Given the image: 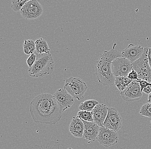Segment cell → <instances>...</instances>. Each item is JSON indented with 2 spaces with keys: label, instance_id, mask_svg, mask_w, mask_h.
Wrapping results in <instances>:
<instances>
[{
  "label": "cell",
  "instance_id": "cell-27",
  "mask_svg": "<svg viewBox=\"0 0 151 149\" xmlns=\"http://www.w3.org/2000/svg\"><path fill=\"white\" fill-rule=\"evenodd\" d=\"M142 91L146 94L149 95L151 92V84L144 88Z\"/></svg>",
  "mask_w": 151,
  "mask_h": 149
},
{
  "label": "cell",
  "instance_id": "cell-12",
  "mask_svg": "<svg viewBox=\"0 0 151 149\" xmlns=\"http://www.w3.org/2000/svg\"><path fill=\"white\" fill-rule=\"evenodd\" d=\"M144 50V48L140 45L130 44L122 52V57L127 58L133 63L141 57Z\"/></svg>",
  "mask_w": 151,
  "mask_h": 149
},
{
  "label": "cell",
  "instance_id": "cell-5",
  "mask_svg": "<svg viewBox=\"0 0 151 149\" xmlns=\"http://www.w3.org/2000/svg\"><path fill=\"white\" fill-rule=\"evenodd\" d=\"M149 48H144V52L138 60L132 63L133 69L138 74L139 79L144 80L151 83V68L148 61Z\"/></svg>",
  "mask_w": 151,
  "mask_h": 149
},
{
  "label": "cell",
  "instance_id": "cell-26",
  "mask_svg": "<svg viewBox=\"0 0 151 149\" xmlns=\"http://www.w3.org/2000/svg\"><path fill=\"white\" fill-rule=\"evenodd\" d=\"M137 82H138L140 85V86L141 87V90L142 92L143 91V89H144V88L146 87L147 86L149 85L150 84V83H149V82L146 81L144 80H141V79H138L137 80H136Z\"/></svg>",
  "mask_w": 151,
  "mask_h": 149
},
{
  "label": "cell",
  "instance_id": "cell-20",
  "mask_svg": "<svg viewBox=\"0 0 151 149\" xmlns=\"http://www.w3.org/2000/svg\"><path fill=\"white\" fill-rule=\"evenodd\" d=\"M76 117L80 118L81 120L85 121L90 122H94L93 115H92L91 112H88V111H80L77 113Z\"/></svg>",
  "mask_w": 151,
  "mask_h": 149
},
{
  "label": "cell",
  "instance_id": "cell-13",
  "mask_svg": "<svg viewBox=\"0 0 151 149\" xmlns=\"http://www.w3.org/2000/svg\"><path fill=\"white\" fill-rule=\"evenodd\" d=\"M108 112V107L106 105L100 104L96 105L91 111L94 123L100 127H102Z\"/></svg>",
  "mask_w": 151,
  "mask_h": 149
},
{
  "label": "cell",
  "instance_id": "cell-6",
  "mask_svg": "<svg viewBox=\"0 0 151 149\" xmlns=\"http://www.w3.org/2000/svg\"><path fill=\"white\" fill-rule=\"evenodd\" d=\"M43 13L42 5L36 0H30L24 4L20 10L24 19L34 20L41 17Z\"/></svg>",
  "mask_w": 151,
  "mask_h": 149
},
{
  "label": "cell",
  "instance_id": "cell-29",
  "mask_svg": "<svg viewBox=\"0 0 151 149\" xmlns=\"http://www.w3.org/2000/svg\"><path fill=\"white\" fill-rule=\"evenodd\" d=\"M148 101V103H151V92L149 95V96H148V101Z\"/></svg>",
  "mask_w": 151,
  "mask_h": 149
},
{
  "label": "cell",
  "instance_id": "cell-10",
  "mask_svg": "<svg viewBox=\"0 0 151 149\" xmlns=\"http://www.w3.org/2000/svg\"><path fill=\"white\" fill-rule=\"evenodd\" d=\"M122 119L118 110L114 107H108V114L102 127L117 132L122 127Z\"/></svg>",
  "mask_w": 151,
  "mask_h": 149
},
{
  "label": "cell",
  "instance_id": "cell-28",
  "mask_svg": "<svg viewBox=\"0 0 151 149\" xmlns=\"http://www.w3.org/2000/svg\"><path fill=\"white\" fill-rule=\"evenodd\" d=\"M148 58L149 65L151 68V48L148 49Z\"/></svg>",
  "mask_w": 151,
  "mask_h": 149
},
{
  "label": "cell",
  "instance_id": "cell-7",
  "mask_svg": "<svg viewBox=\"0 0 151 149\" xmlns=\"http://www.w3.org/2000/svg\"><path fill=\"white\" fill-rule=\"evenodd\" d=\"M133 69L132 63L123 57L116 58L112 63V71L115 77H127Z\"/></svg>",
  "mask_w": 151,
  "mask_h": 149
},
{
  "label": "cell",
  "instance_id": "cell-25",
  "mask_svg": "<svg viewBox=\"0 0 151 149\" xmlns=\"http://www.w3.org/2000/svg\"><path fill=\"white\" fill-rule=\"evenodd\" d=\"M129 79L133 80H137L138 79V74L136 71L133 69L132 71L129 73L128 76H127Z\"/></svg>",
  "mask_w": 151,
  "mask_h": 149
},
{
  "label": "cell",
  "instance_id": "cell-11",
  "mask_svg": "<svg viewBox=\"0 0 151 149\" xmlns=\"http://www.w3.org/2000/svg\"><path fill=\"white\" fill-rule=\"evenodd\" d=\"M54 96L62 112L70 108L75 101V99L64 88L58 89Z\"/></svg>",
  "mask_w": 151,
  "mask_h": 149
},
{
  "label": "cell",
  "instance_id": "cell-2",
  "mask_svg": "<svg viewBox=\"0 0 151 149\" xmlns=\"http://www.w3.org/2000/svg\"><path fill=\"white\" fill-rule=\"evenodd\" d=\"M116 44L109 51H105L97 61L95 67L98 81L104 86H111L115 83L116 77L112 71V63L116 58L122 57L121 53L115 49Z\"/></svg>",
  "mask_w": 151,
  "mask_h": 149
},
{
  "label": "cell",
  "instance_id": "cell-18",
  "mask_svg": "<svg viewBox=\"0 0 151 149\" xmlns=\"http://www.w3.org/2000/svg\"><path fill=\"white\" fill-rule=\"evenodd\" d=\"M98 104H99V101L96 100H88L81 103L79 107V109L81 111L91 112Z\"/></svg>",
  "mask_w": 151,
  "mask_h": 149
},
{
  "label": "cell",
  "instance_id": "cell-4",
  "mask_svg": "<svg viewBox=\"0 0 151 149\" xmlns=\"http://www.w3.org/2000/svg\"><path fill=\"white\" fill-rule=\"evenodd\" d=\"M64 88L74 99L80 101L84 99L88 86L81 78L70 77L66 80Z\"/></svg>",
  "mask_w": 151,
  "mask_h": 149
},
{
  "label": "cell",
  "instance_id": "cell-30",
  "mask_svg": "<svg viewBox=\"0 0 151 149\" xmlns=\"http://www.w3.org/2000/svg\"><path fill=\"white\" fill-rule=\"evenodd\" d=\"M67 149H73L72 148H68Z\"/></svg>",
  "mask_w": 151,
  "mask_h": 149
},
{
  "label": "cell",
  "instance_id": "cell-22",
  "mask_svg": "<svg viewBox=\"0 0 151 149\" xmlns=\"http://www.w3.org/2000/svg\"><path fill=\"white\" fill-rule=\"evenodd\" d=\"M28 1L26 0H13L11 3V8L15 12L20 11L23 6Z\"/></svg>",
  "mask_w": 151,
  "mask_h": 149
},
{
  "label": "cell",
  "instance_id": "cell-1",
  "mask_svg": "<svg viewBox=\"0 0 151 149\" xmlns=\"http://www.w3.org/2000/svg\"><path fill=\"white\" fill-rule=\"evenodd\" d=\"M30 111L35 122L50 125L56 124L62 115L54 96L50 93L35 97L30 104Z\"/></svg>",
  "mask_w": 151,
  "mask_h": 149
},
{
  "label": "cell",
  "instance_id": "cell-3",
  "mask_svg": "<svg viewBox=\"0 0 151 149\" xmlns=\"http://www.w3.org/2000/svg\"><path fill=\"white\" fill-rule=\"evenodd\" d=\"M36 60L28 71L29 76L41 78L50 75L55 69V63L50 53L36 54Z\"/></svg>",
  "mask_w": 151,
  "mask_h": 149
},
{
  "label": "cell",
  "instance_id": "cell-8",
  "mask_svg": "<svg viewBox=\"0 0 151 149\" xmlns=\"http://www.w3.org/2000/svg\"><path fill=\"white\" fill-rule=\"evenodd\" d=\"M119 137L117 132L104 127H100L97 140L101 145L109 148L117 144Z\"/></svg>",
  "mask_w": 151,
  "mask_h": 149
},
{
  "label": "cell",
  "instance_id": "cell-31",
  "mask_svg": "<svg viewBox=\"0 0 151 149\" xmlns=\"http://www.w3.org/2000/svg\"><path fill=\"white\" fill-rule=\"evenodd\" d=\"M150 123H151V122H150Z\"/></svg>",
  "mask_w": 151,
  "mask_h": 149
},
{
  "label": "cell",
  "instance_id": "cell-16",
  "mask_svg": "<svg viewBox=\"0 0 151 149\" xmlns=\"http://www.w3.org/2000/svg\"><path fill=\"white\" fill-rule=\"evenodd\" d=\"M36 50L37 53L41 54L43 53H49L50 52L47 41L43 38H40L35 41Z\"/></svg>",
  "mask_w": 151,
  "mask_h": 149
},
{
  "label": "cell",
  "instance_id": "cell-15",
  "mask_svg": "<svg viewBox=\"0 0 151 149\" xmlns=\"http://www.w3.org/2000/svg\"><path fill=\"white\" fill-rule=\"evenodd\" d=\"M84 125L83 121L77 117H74L71 122L69 131L71 134L76 137H83Z\"/></svg>",
  "mask_w": 151,
  "mask_h": 149
},
{
  "label": "cell",
  "instance_id": "cell-17",
  "mask_svg": "<svg viewBox=\"0 0 151 149\" xmlns=\"http://www.w3.org/2000/svg\"><path fill=\"white\" fill-rule=\"evenodd\" d=\"M133 80L129 79L127 77H117L115 79V86L122 92L131 83Z\"/></svg>",
  "mask_w": 151,
  "mask_h": 149
},
{
  "label": "cell",
  "instance_id": "cell-9",
  "mask_svg": "<svg viewBox=\"0 0 151 149\" xmlns=\"http://www.w3.org/2000/svg\"><path fill=\"white\" fill-rule=\"evenodd\" d=\"M122 98L127 102L137 101L142 96L141 87L136 80H134L124 91L120 93Z\"/></svg>",
  "mask_w": 151,
  "mask_h": 149
},
{
  "label": "cell",
  "instance_id": "cell-23",
  "mask_svg": "<svg viewBox=\"0 0 151 149\" xmlns=\"http://www.w3.org/2000/svg\"><path fill=\"white\" fill-rule=\"evenodd\" d=\"M139 113L142 116L151 118V103H147L142 105Z\"/></svg>",
  "mask_w": 151,
  "mask_h": 149
},
{
  "label": "cell",
  "instance_id": "cell-19",
  "mask_svg": "<svg viewBox=\"0 0 151 149\" xmlns=\"http://www.w3.org/2000/svg\"><path fill=\"white\" fill-rule=\"evenodd\" d=\"M23 51L27 55H32L36 50L35 42L32 40H25L23 42Z\"/></svg>",
  "mask_w": 151,
  "mask_h": 149
},
{
  "label": "cell",
  "instance_id": "cell-14",
  "mask_svg": "<svg viewBox=\"0 0 151 149\" xmlns=\"http://www.w3.org/2000/svg\"><path fill=\"white\" fill-rule=\"evenodd\" d=\"M82 120L84 125L83 138L90 141H95L97 140L99 134L100 126L94 123V122H90Z\"/></svg>",
  "mask_w": 151,
  "mask_h": 149
},
{
  "label": "cell",
  "instance_id": "cell-24",
  "mask_svg": "<svg viewBox=\"0 0 151 149\" xmlns=\"http://www.w3.org/2000/svg\"><path fill=\"white\" fill-rule=\"evenodd\" d=\"M36 54L35 53L31 55L30 57L28 58L27 60V64L29 68H31L35 64L36 60Z\"/></svg>",
  "mask_w": 151,
  "mask_h": 149
},
{
  "label": "cell",
  "instance_id": "cell-21",
  "mask_svg": "<svg viewBox=\"0 0 151 149\" xmlns=\"http://www.w3.org/2000/svg\"><path fill=\"white\" fill-rule=\"evenodd\" d=\"M33 149H60V144L58 142H55L52 140L49 142L47 146L45 145L41 146L35 145L33 147Z\"/></svg>",
  "mask_w": 151,
  "mask_h": 149
}]
</instances>
